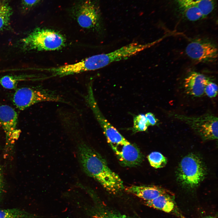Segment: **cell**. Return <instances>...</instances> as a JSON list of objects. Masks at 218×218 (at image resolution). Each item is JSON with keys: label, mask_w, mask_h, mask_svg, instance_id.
Segmentation results:
<instances>
[{"label": "cell", "mask_w": 218, "mask_h": 218, "mask_svg": "<svg viewBox=\"0 0 218 218\" xmlns=\"http://www.w3.org/2000/svg\"><path fill=\"white\" fill-rule=\"evenodd\" d=\"M77 148L78 161L85 174L96 180L110 193L116 194L124 189L122 179L110 168L98 152L82 140L79 141Z\"/></svg>", "instance_id": "obj_1"}, {"label": "cell", "mask_w": 218, "mask_h": 218, "mask_svg": "<svg viewBox=\"0 0 218 218\" xmlns=\"http://www.w3.org/2000/svg\"><path fill=\"white\" fill-rule=\"evenodd\" d=\"M64 36L53 29L37 27L21 41L25 51H52L61 49L66 45Z\"/></svg>", "instance_id": "obj_2"}, {"label": "cell", "mask_w": 218, "mask_h": 218, "mask_svg": "<svg viewBox=\"0 0 218 218\" xmlns=\"http://www.w3.org/2000/svg\"><path fill=\"white\" fill-rule=\"evenodd\" d=\"M15 90L12 101L14 105L20 110H24L32 105L42 102L69 103L55 91L41 87H24Z\"/></svg>", "instance_id": "obj_3"}, {"label": "cell", "mask_w": 218, "mask_h": 218, "mask_svg": "<svg viewBox=\"0 0 218 218\" xmlns=\"http://www.w3.org/2000/svg\"><path fill=\"white\" fill-rule=\"evenodd\" d=\"M202 160L191 154L184 157L179 164L177 178L181 185L188 189L198 186L204 178L206 170Z\"/></svg>", "instance_id": "obj_4"}, {"label": "cell", "mask_w": 218, "mask_h": 218, "mask_svg": "<svg viewBox=\"0 0 218 218\" xmlns=\"http://www.w3.org/2000/svg\"><path fill=\"white\" fill-rule=\"evenodd\" d=\"M176 119L184 121L205 140L218 138V118L213 114L207 113L200 116H188L172 113Z\"/></svg>", "instance_id": "obj_5"}, {"label": "cell", "mask_w": 218, "mask_h": 218, "mask_svg": "<svg viewBox=\"0 0 218 218\" xmlns=\"http://www.w3.org/2000/svg\"><path fill=\"white\" fill-rule=\"evenodd\" d=\"M85 100L92 111L95 117L103 129L107 141L111 147L128 142L127 140L105 118L99 109L95 98L92 85L88 86L84 96Z\"/></svg>", "instance_id": "obj_6"}, {"label": "cell", "mask_w": 218, "mask_h": 218, "mask_svg": "<svg viewBox=\"0 0 218 218\" xmlns=\"http://www.w3.org/2000/svg\"><path fill=\"white\" fill-rule=\"evenodd\" d=\"M187 55L194 61L199 62L210 63L217 59V46L210 40L203 38L192 40L185 48Z\"/></svg>", "instance_id": "obj_7"}, {"label": "cell", "mask_w": 218, "mask_h": 218, "mask_svg": "<svg viewBox=\"0 0 218 218\" xmlns=\"http://www.w3.org/2000/svg\"><path fill=\"white\" fill-rule=\"evenodd\" d=\"M76 20L80 26L87 29L100 27L101 16L98 7L91 0H83L75 9Z\"/></svg>", "instance_id": "obj_8"}, {"label": "cell", "mask_w": 218, "mask_h": 218, "mask_svg": "<svg viewBox=\"0 0 218 218\" xmlns=\"http://www.w3.org/2000/svg\"><path fill=\"white\" fill-rule=\"evenodd\" d=\"M111 148L120 164L123 167H136L143 161V155L139 148L129 141Z\"/></svg>", "instance_id": "obj_9"}, {"label": "cell", "mask_w": 218, "mask_h": 218, "mask_svg": "<svg viewBox=\"0 0 218 218\" xmlns=\"http://www.w3.org/2000/svg\"><path fill=\"white\" fill-rule=\"evenodd\" d=\"M18 115L11 106L0 105V126L4 131L7 140L12 141L18 138L21 131L17 127Z\"/></svg>", "instance_id": "obj_10"}, {"label": "cell", "mask_w": 218, "mask_h": 218, "mask_svg": "<svg viewBox=\"0 0 218 218\" xmlns=\"http://www.w3.org/2000/svg\"><path fill=\"white\" fill-rule=\"evenodd\" d=\"M210 81L205 75L192 71L184 80V88L187 94L194 97H200L204 93L205 86Z\"/></svg>", "instance_id": "obj_11"}, {"label": "cell", "mask_w": 218, "mask_h": 218, "mask_svg": "<svg viewBox=\"0 0 218 218\" xmlns=\"http://www.w3.org/2000/svg\"><path fill=\"white\" fill-rule=\"evenodd\" d=\"M125 190L146 201L151 200L164 194H174L169 190L156 186L131 185L124 188Z\"/></svg>", "instance_id": "obj_12"}, {"label": "cell", "mask_w": 218, "mask_h": 218, "mask_svg": "<svg viewBox=\"0 0 218 218\" xmlns=\"http://www.w3.org/2000/svg\"><path fill=\"white\" fill-rule=\"evenodd\" d=\"M145 203L147 206L167 213L179 214L174 194L161 195L151 200L145 201Z\"/></svg>", "instance_id": "obj_13"}, {"label": "cell", "mask_w": 218, "mask_h": 218, "mask_svg": "<svg viewBox=\"0 0 218 218\" xmlns=\"http://www.w3.org/2000/svg\"><path fill=\"white\" fill-rule=\"evenodd\" d=\"M37 80H40V77L34 75H7L0 78V84L6 89L15 90L19 82Z\"/></svg>", "instance_id": "obj_14"}, {"label": "cell", "mask_w": 218, "mask_h": 218, "mask_svg": "<svg viewBox=\"0 0 218 218\" xmlns=\"http://www.w3.org/2000/svg\"><path fill=\"white\" fill-rule=\"evenodd\" d=\"M11 0H0V31L10 29L13 10Z\"/></svg>", "instance_id": "obj_15"}, {"label": "cell", "mask_w": 218, "mask_h": 218, "mask_svg": "<svg viewBox=\"0 0 218 218\" xmlns=\"http://www.w3.org/2000/svg\"><path fill=\"white\" fill-rule=\"evenodd\" d=\"M36 215L18 208L0 209V218H39Z\"/></svg>", "instance_id": "obj_16"}, {"label": "cell", "mask_w": 218, "mask_h": 218, "mask_svg": "<svg viewBox=\"0 0 218 218\" xmlns=\"http://www.w3.org/2000/svg\"><path fill=\"white\" fill-rule=\"evenodd\" d=\"M150 165L155 168H159L164 167L167 163V158L160 153L153 152L147 157Z\"/></svg>", "instance_id": "obj_17"}, {"label": "cell", "mask_w": 218, "mask_h": 218, "mask_svg": "<svg viewBox=\"0 0 218 218\" xmlns=\"http://www.w3.org/2000/svg\"><path fill=\"white\" fill-rule=\"evenodd\" d=\"M133 131L134 133L146 131L149 126L144 115L139 114L135 117L133 121Z\"/></svg>", "instance_id": "obj_18"}, {"label": "cell", "mask_w": 218, "mask_h": 218, "mask_svg": "<svg viewBox=\"0 0 218 218\" xmlns=\"http://www.w3.org/2000/svg\"><path fill=\"white\" fill-rule=\"evenodd\" d=\"M186 8L185 15L188 20L195 21L203 18L202 13L197 5L190 6Z\"/></svg>", "instance_id": "obj_19"}, {"label": "cell", "mask_w": 218, "mask_h": 218, "mask_svg": "<svg viewBox=\"0 0 218 218\" xmlns=\"http://www.w3.org/2000/svg\"><path fill=\"white\" fill-rule=\"evenodd\" d=\"M203 18L209 14L214 8L213 0H201L197 5Z\"/></svg>", "instance_id": "obj_20"}, {"label": "cell", "mask_w": 218, "mask_h": 218, "mask_svg": "<svg viewBox=\"0 0 218 218\" xmlns=\"http://www.w3.org/2000/svg\"><path fill=\"white\" fill-rule=\"evenodd\" d=\"M41 0H21V8L22 12L27 13Z\"/></svg>", "instance_id": "obj_21"}, {"label": "cell", "mask_w": 218, "mask_h": 218, "mask_svg": "<svg viewBox=\"0 0 218 218\" xmlns=\"http://www.w3.org/2000/svg\"><path fill=\"white\" fill-rule=\"evenodd\" d=\"M218 87L215 83L210 81L205 86L204 93L210 97H215L217 94Z\"/></svg>", "instance_id": "obj_22"}, {"label": "cell", "mask_w": 218, "mask_h": 218, "mask_svg": "<svg viewBox=\"0 0 218 218\" xmlns=\"http://www.w3.org/2000/svg\"><path fill=\"white\" fill-rule=\"evenodd\" d=\"M5 184L2 167L0 163V203L5 193Z\"/></svg>", "instance_id": "obj_23"}, {"label": "cell", "mask_w": 218, "mask_h": 218, "mask_svg": "<svg viewBox=\"0 0 218 218\" xmlns=\"http://www.w3.org/2000/svg\"><path fill=\"white\" fill-rule=\"evenodd\" d=\"M145 115L149 126H154L157 124V120L152 113H148Z\"/></svg>", "instance_id": "obj_24"}, {"label": "cell", "mask_w": 218, "mask_h": 218, "mask_svg": "<svg viewBox=\"0 0 218 218\" xmlns=\"http://www.w3.org/2000/svg\"><path fill=\"white\" fill-rule=\"evenodd\" d=\"M201 0H180L182 6L186 8L189 6L197 5Z\"/></svg>", "instance_id": "obj_25"}, {"label": "cell", "mask_w": 218, "mask_h": 218, "mask_svg": "<svg viewBox=\"0 0 218 218\" xmlns=\"http://www.w3.org/2000/svg\"><path fill=\"white\" fill-rule=\"evenodd\" d=\"M202 218H216L214 216H204Z\"/></svg>", "instance_id": "obj_26"}]
</instances>
